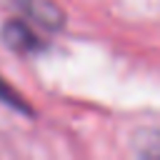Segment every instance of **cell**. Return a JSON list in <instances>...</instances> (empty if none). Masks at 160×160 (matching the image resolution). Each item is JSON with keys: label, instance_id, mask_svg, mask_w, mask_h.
<instances>
[{"label": "cell", "instance_id": "2", "mask_svg": "<svg viewBox=\"0 0 160 160\" xmlns=\"http://www.w3.org/2000/svg\"><path fill=\"white\" fill-rule=\"evenodd\" d=\"M2 40H5L15 52H22V55L35 52V50L42 48L40 38L30 30V25H28L25 20H10V22H5V25H2Z\"/></svg>", "mask_w": 160, "mask_h": 160}, {"label": "cell", "instance_id": "1", "mask_svg": "<svg viewBox=\"0 0 160 160\" xmlns=\"http://www.w3.org/2000/svg\"><path fill=\"white\" fill-rule=\"evenodd\" d=\"M22 8V15L32 20L38 28L45 30H60L62 28V10L50 0H18Z\"/></svg>", "mask_w": 160, "mask_h": 160}, {"label": "cell", "instance_id": "3", "mask_svg": "<svg viewBox=\"0 0 160 160\" xmlns=\"http://www.w3.org/2000/svg\"><path fill=\"white\" fill-rule=\"evenodd\" d=\"M0 102L8 105V108H12V110H18V112H30V105L25 102V98L12 85H8L2 75H0Z\"/></svg>", "mask_w": 160, "mask_h": 160}]
</instances>
